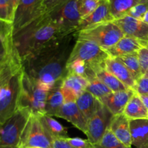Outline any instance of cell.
Segmentation results:
<instances>
[{"instance_id":"obj_1","label":"cell","mask_w":148,"mask_h":148,"mask_svg":"<svg viewBox=\"0 0 148 148\" xmlns=\"http://www.w3.org/2000/svg\"><path fill=\"white\" fill-rule=\"evenodd\" d=\"M76 40V33L56 39L22 61L23 71L49 91L67 75L68 60Z\"/></svg>"},{"instance_id":"obj_2","label":"cell","mask_w":148,"mask_h":148,"mask_svg":"<svg viewBox=\"0 0 148 148\" xmlns=\"http://www.w3.org/2000/svg\"><path fill=\"white\" fill-rule=\"evenodd\" d=\"M67 36L44 14L14 35V45L21 61L59 38Z\"/></svg>"},{"instance_id":"obj_3","label":"cell","mask_w":148,"mask_h":148,"mask_svg":"<svg viewBox=\"0 0 148 148\" xmlns=\"http://www.w3.org/2000/svg\"><path fill=\"white\" fill-rule=\"evenodd\" d=\"M109 57L108 52L94 42L77 38L68 64L75 59H80L96 75L98 71L105 68L106 61Z\"/></svg>"},{"instance_id":"obj_4","label":"cell","mask_w":148,"mask_h":148,"mask_svg":"<svg viewBox=\"0 0 148 148\" xmlns=\"http://www.w3.org/2000/svg\"><path fill=\"white\" fill-rule=\"evenodd\" d=\"M48 93L49 91L39 86L23 71L18 108H26L36 116L46 114L45 106Z\"/></svg>"},{"instance_id":"obj_5","label":"cell","mask_w":148,"mask_h":148,"mask_svg":"<svg viewBox=\"0 0 148 148\" xmlns=\"http://www.w3.org/2000/svg\"><path fill=\"white\" fill-rule=\"evenodd\" d=\"M23 69L16 72L0 90V123L4 124L19 107Z\"/></svg>"},{"instance_id":"obj_6","label":"cell","mask_w":148,"mask_h":148,"mask_svg":"<svg viewBox=\"0 0 148 148\" xmlns=\"http://www.w3.org/2000/svg\"><path fill=\"white\" fill-rule=\"evenodd\" d=\"M77 38L92 41L106 51L114 46L124 36L122 30L114 21L76 33Z\"/></svg>"},{"instance_id":"obj_7","label":"cell","mask_w":148,"mask_h":148,"mask_svg":"<svg viewBox=\"0 0 148 148\" xmlns=\"http://www.w3.org/2000/svg\"><path fill=\"white\" fill-rule=\"evenodd\" d=\"M79 0H66L47 14L66 35L76 33L82 20L79 14Z\"/></svg>"},{"instance_id":"obj_8","label":"cell","mask_w":148,"mask_h":148,"mask_svg":"<svg viewBox=\"0 0 148 148\" xmlns=\"http://www.w3.org/2000/svg\"><path fill=\"white\" fill-rule=\"evenodd\" d=\"M31 113L26 108H18L0 129V146L18 147L20 138Z\"/></svg>"},{"instance_id":"obj_9","label":"cell","mask_w":148,"mask_h":148,"mask_svg":"<svg viewBox=\"0 0 148 148\" xmlns=\"http://www.w3.org/2000/svg\"><path fill=\"white\" fill-rule=\"evenodd\" d=\"M19 148H53V140L46 133L38 116L31 114L20 138Z\"/></svg>"},{"instance_id":"obj_10","label":"cell","mask_w":148,"mask_h":148,"mask_svg":"<svg viewBox=\"0 0 148 148\" xmlns=\"http://www.w3.org/2000/svg\"><path fill=\"white\" fill-rule=\"evenodd\" d=\"M44 0H20L13 22L14 35L44 14Z\"/></svg>"},{"instance_id":"obj_11","label":"cell","mask_w":148,"mask_h":148,"mask_svg":"<svg viewBox=\"0 0 148 148\" xmlns=\"http://www.w3.org/2000/svg\"><path fill=\"white\" fill-rule=\"evenodd\" d=\"M113 115L103 105L88 121L86 135L88 140L95 145L98 144L106 132L109 128Z\"/></svg>"},{"instance_id":"obj_12","label":"cell","mask_w":148,"mask_h":148,"mask_svg":"<svg viewBox=\"0 0 148 148\" xmlns=\"http://www.w3.org/2000/svg\"><path fill=\"white\" fill-rule=\"evenodd\" d=\"M114 22L122 30L124 36L135 38L143 46L148 43V24L144 21L126 15Z\"/></svg>"},{"instance_id":"obj_13","label":"cell","mask_w":148,"mask_h":148,"mask_svg":"<svg viewBox=\"0 0 148 148\" xmlns=\"http://www.w3.org/2000/svg\"><path fill=\"white\" fill-rule=\"evenodd\" d=\"M17 53L12 23L0 20V64H7Z\"/></svg>"},{"instance_id":"obj_14","label":"cell","mask_w":148,"mask_h":148,"mask_svg":"<svg viewBox=\"0 0 148 148\" xmlns=\"http://www.w3.org/2000/svg\"><path fill=\"white\" fill-rule=\"evenodd\" d=\"M88 85V80L83 77L67 74L61 85V90L65 102L76 101L78 97L85 92Z\"/></svg>"},{"instance_id":"obj_15","label":"cell","mask_w":148,"mask_h":148,"mask_svg":"<svg viewBox=\"0 0 148 148\" xmlns=\"http://www.w3.org/2000/svg\"><path fill=\"white\" fill-rule=\"evenodd\" d=\"M110 12L108 0H101L96 10L85 18L82 19L77 28L76 33L87 29L92 28L103 23L114 21Z\"/></svg>"},{"instance_id":"obj_16","label":"cell","mask_w":148,"mask_h":148,"mask_svg":"<svg viewBox=\"0 0 148 148\" xmlns=\"http://www.w3.org/2000/svg\"><path fill=\"white\" fill-rule=\"evenodd\" d=\"M135 93L132 89L127 90L112 92L111 93L103 97L99 101L111 113L113 116L123 114L127 103Z\"/></svg>"},{"instance_id":"obj_17","label":"cell","mask_w":148,"mask_h":148,"mask_svg":"<svg viewBox=\"0 0 148 148\" xmlns=\"http://www.w3.org/2000/svg\"><path fill=\"white\" fill-rule=\"evenodd\" d=\"M56 116L66 120L78 130H81L84 134H86L88 121L79 109L75 101L65 102Z\"/></svg>"},{"instance_id":"obj_18","label":"cell","mask_w":148,"mask_h":148,"mask_svg":"<svg viewBox=\"0 0 148 148\" xmlns=\"http://www.w3.org/2000/svg\"><path fill=\"white\" fill-rule=\"evenodd\" d=\"M130 120L124 114L113 116L109 129L115 137L128 148H132V136L130 126Z\"/></svg>"},{"instance_id":"obj_19","label":"cell","mask_w":148,"mask_h":148,"mask_svg":"<svg viewBox=\"0 0 148 148\" xmlns=\"http://www.w3.org/2000/svg\"><path fill=\"white\" fill-rule=\"evenodd\" d=\"M105 69L130 89H134L136 80L124 64L117 58L110 56L105 63Z\"/></svg>"},{"instance_id":"obj_20","label":"cell","mask_w":148,"mask_h":148,"mask_svg":"<svg viewBox=\"0 0 148 148\" xmlns=\"http://www.w3.org/2000/svg\"><path fill=\"white\" fill-rule=\"evenodd\" d=\"M132 146L134 148H148V119L130 120Z\"/></svg>"},{"instance_id":"obj_21","label":"cell","mask_w":148,"mask_h":148,"mask_svg":"<svg viewBox=\"0 0 148 148\" xmlns=\"http://www.w3.org/2000/svg\"><path fill=\"white\" fill-rule=\"evenodd\" d=\"M143 47L142 43L135 38L124 36L118 43L106 50L111 57L119 58L130 53H136Z\"/></svg>"},{"instance_id":"obj_22","label":"cell","mask_w":148,"mask_h":148,"mask_svg":"<svg viewBox=\"0 0 148 148\" xmlns=\"http://www.w3.org/2000/svg\"><path fill=\"white\" fill-rule=\"evenodd\" d=\"M76 103L87 121L90 119L103 106L99 99L85 91L76 100Z\"/></svg>"},{"instance_id":"obj_23","label":"cell","mask_w":148,"mask_h":148,"mask_svg":"<svg viewBox=\"0 0 148 148\" xmlns=\"http://www.w3.org/2000/svg\"><path fill=\"white\" fill-rule=\"evenodd\" d=\"M62 82V81H61L55 85L48 93L45 106V114L51 116H56L58 111L65 103L64 98L61 90Z\"/></svg>"},{"instance_id":"obj_24","label":"cell","mask_w":148,"mask_h":148,"mask_svg":"<svg viewBox=\"0 0 148 148\" xmlns=\"http://www.w3.org/2000/svg\"><path fill=\"white\" fill-rule=\"evenodd\" d=\"M148 110L143 104L140 95L135 92L127 103L124 110V115L130 120L146 119Z\"/></svg>"},{"instance_id":"obj_25","label":"cell","mask_w":148,"mask_h":148,"mask_svg":"<svg viewBox=\"0 0 148 148\" xmlns=\"http://www.w3.org/2000/svg\"><path fill=\"white\" fill-rule=\"evenodd\" d=\"M38 117L46 133L52 140L66 139L69 137L66 129L59 121L52 118V116L47 114H42L38 116Z\"/></svg>"},{"instance_id":"obj_26","label":"cell","mask_w":148,"mask_h":148,"mask_svg":"<svg viewBox=\"0 0 148 148\" xmlns=\"http://www.w3.org/2000/svg\"><path fill=\"white\" fill-rule=\"evenodd\" d=\"M141 2V0H108L110 12L114 20L127 15L134 7Z\"/></svg>"},{"instance_id":"obj_27","label":"cell","mask_w":148,"mask_h":148,"mask_svg":"<svg viewBox=\"0 0 148 148\" xmlns=\"http://www.w3.org/2000/svg\"><path fill=\"white\" fill-rule=\"evenodd\" d=\"M95 76L100 81L105 84L112 92H119L130 89L121 81L119 80L114 75L107 71L105 68L98 71Z\"/></svg>"},{"instance_id":"obj_28","label":"cell","mask_w":148,"mask_h":148,"mask_svg":"<svg viewBox=\"0 0 148 148\" xmlns=\"http://www.w3.org/2000/svg\"><path fill=\"white\" fill-rule=\"evenodd\" d=\"M23 68L22 61L18 53L15 55L4 68L2 72L0 73V90L10 80V78L19 70Z\"/></svg>"},{"instance_id":"obj_29","label":"cell","mask_w":148,"mask_h":148,"mask_svg":"<svg viewBox=\"0 0 148 148\" xmlns=\"http://www.w3.org/2000/svg\"><path fill=\"white\" fill-rule=\"evenodd\" d=\"M66 70H67V74H73V75L83 77L88 81L92 78L96 77L95 74L90 70L85 62L80 59H75L73 62L68 64Z\"/></svg>"},{"instance_id":"obj_30","label":"cell","mask_w":148,"mask_h":148,"mask_svg":"<svg viewBox=\"0 0 148 148\" xmlns=\"http://www.w3.org/2000/svg\"><path fill=\"white\" fill-rule=\"evenodd\" d=\"M117 59L124 64V66L127 68L130 73L132 75L133 77L135 79L136 81L143 76L141 72L137 52L121 56V57H119Z\"/></svg>"},{"instance_id":"obj_31","label":"cell","mask_w":148,"mask_h":148,"mask_svg":"<svg viewBox=\"0 0 148 148\" xmlns=\"http://www.w3.org/2000/svg\"><path fill=\"white\" fill-rule=\"evenodd\" d=\"M85 91L92 94L98 99H101L103 97L112 92L105 84L103 83L97 77L92 78L88 81V85Z\"/></svg>"},{"instance_id":"obj_32","label":"cell","mask_w":148,"mask_h":148,"mask_svg":"<svg viewBox=\"0 0 148 148\" xmlns=\"http://www.w3.org/2000/svg\"><path fill=\"white\" fill-rule=\"evenodd\" d=\"M16 9L14 0H0V20L13 23Z\"/></svg>"},{"instance_id":"obj_33","label":"cell","mask_w":148,"mask_h":148,"mask_svg":"<svg viewBox=\"0 0 148 148\" xmlns=\"http://www.w3.org/2000/svg\"><path fill=\"white\" fill-rule=\"evenodd\" d=\"M95 148H128L124 146L108 128L101 141L95 145Z\"/></svg>"},{"instance_id":"obj_34","label":"cell","mask_w":148,"mask_h":148,"mask_svg":"<svg viewBox=\"0 0 148 148\" xmlns=\"http://www.w3.org/2000/svg\"><path fill=\"white\" fill-rule=\"evenodd\" d=\"M101 0H79V10L82 19L93 12L99 5Z\"/></svg>"},{"instance_id":"obj_35","label":"cell","mask_w":148,"mask_h":148,"mask_svg":"<svg viewBox=\"0 0 148 148\" xmlns=\"http://www.w3.org/2000/svg\"><path fill=\"white\" fill-rule=\"evenodd\" d=\"M148 11V2L141 3L136 5L133 7L130 12H129L127 15L131 16L134 18L141 20L143 19V16L145 14V13Z\"/></svg>"},{"instance_id":"obj_36","label":"cell","mask_w":148,"mask_h":148,"mask_svg":"<svg viewBox=\"0 0 148 148\" xmlns=\"http://www.w3.org/2000/svg\"><path fill=\"white\" fill-rule=\"evenodd\" d=\"M139 62L143 75H145L148 72V48L143 46L137 52Z\"/></svg>"},{"instance_id":"obj_37","label":"cell","mask_w":148,"mask_h":148,"mask_svg":"<svg viewBox=\"0 0 148 148\" xmlns=\"http://www.w3.org/2000/svg\"><path fill=\"white\" fill-rule=\"evenodd\" d=\"M66 140L73 148H95L94 145L88 140H83L79 137H68L66 138Z\"/></svg>"},{"instance_id":"obj_38","label":"cell","mask_w":148,"mask_h":148,"mask_svg":"<svg viewBox=\"0 0 148 148\" xmlns=\"http://www.w3.org/2000/svg\"><path fill=\"white\" fill-rule=\"evenodd\" d=\"M134 90L138 95H148V77L143 75L137 79Z\"/></svg>"},{"instance_id":"obj_39","label":"cell","mask_w":148,"mask_h":148,"mask_svg":"<svg viewBox=\"0 0 148 148\" xmlns=\"http://www.w3.org/2000/svg\"><path fill=\"white\" fill-rule=\"evenodd\" d=\"M66 0H44L43 7H44V14H48L52 10L64 2Z\"/></svg>"},{"instance_id":"obj_40","label":"cell","mask_w":148,"mask_h":148,"mask_svg":"<svg viewBox=\"0 0 148 148\" xmlns=\"http://www.w3.org/2000/svg\"><path fill=\"white\" fill-rule=\"evenodd\" d=\"M53 148H73L66 139H56L53 140Z\"/></svg>"},{"instance_id":"obj_41","label":"cell","mask_w":148,"mask_h":148,"mask_svg":"<svg viewBox=\"0 0 148 148\" xmlns=\"http://www.w3.org/2000/svg\"><path fill=\"white\" fill-rule=\"evenodd\" d=\"M141 101H143V104L146 108L148 110V95H139Z\"/></svg>"},{"instance_id":"obj_42","label":"cell","mask_w":148,"mask_h":148,"mask_svg":"<svg viewBox=\"0 0 148 148\" xmlns=\"http://www.w3.org/2000/svg\"><path fill=\"white\" fill-rule=\"evenodd\" d=\"M142 20H143V21H144L145 23H147V24H148V11L145 13V15L143 16V19H142Z\"/></svg>"},{"instance_id":"obj_43","label":"cell","mask_w":148,"mask_h":148,"mask_svg":"<svg viewBox=\"0 0 148 148\" xmlns=\"http://www.w3.org/2000/svg\"><path fill=\"white\" fill-rule=\"evenodd\" d=\"M7 63H8V62H7ZM7 64H0V73L2 72V70L4 69V68L5 67V66L7 65Z\"/></svg>"},{"instance_id":"obj_44","label":"cell","mask_w":148,"mask_h":148,"mask_svg":"<svg viewBox=\"0 0 148 148\" xmlns=\"http://www.w3.org/2000/svg\"><path fill=\"white\" fill-rule=\"evenodd\" d=\"M0 148H19L18 147H11V146H0Z\"/></svg>"},{"instance_id":"obj_45","label":"cell","mask_w":148,"mask_h":148,"mask_svg":"<svg viewBox=\"0 0 148 148\" xmlns=\"http://www.w3.org/2000/svg\"><path fill=\"white\" fill-rule=\"evenodd\" d=\"M20 0H14V3H15L16 7H17V5H18V4H19V2H20Z\"/></svg>"},{"instance_id":"obj_46","label":"cell","mask_w":148,"mask_h":148,"mask_svg":"<svg viewBox=\"0 0 148 148\" xmlns=\"http://www.w3.org/2000/svg\"><path fill=\"white\" fill-rule=\"evenodd\" d=\"M145 2H148V0H141V3H145Z\"/></svg>"},{"instance_id":"obj_47","label":"cell","mask_w":148,"mask_h":148,"mask_svg":"<svg viewBox=\"0 0 148 148\" xmlns=\"http://www.w3.org/2000/svg\"><path fill=\"white\" fill-rule=\"evenodd\" d=\"M144 76H145V77H148V72H147V73H146V74H145V75H144Z\"/></svg>"},{"instance_id":"obj_48","label":"cell","mask_w":148,"mask_h":148,"mask_svg":"<svg viewBox=\"0 0 148 148\" xmlns=\"http://www.w3.org/2000/svg\"><path fill=\"white\" fill-rule=\"evenodd\" d=\"M146 46V47H147V48H148V43H147V45H146V46Z\"/></svg>"},{"instance_id":"obj_49","label":"cell","mask_w":148,"mask_h":148,"mask_svg":"<svg viewBox=\"0 0 148 148\" xmlns=\"http://www.w3.org/2000/svg\"><path fill=\"white\" fill-rule=\"evenodd\" d=\"M1 123H0V129H1Z\"/></svg>"},{"instance_id":"obj_50","label":"cell","mask_w":148,"mask_h":148,"mask_svg":"<svg viewBox=\"0 0 148 148\" xmlns=\"http://www.w3.org/2000/svg\"><path fill=\"white\" fill-rule=\"evenodd\" d=\"M147 119H148V112H147Z\"/></svg>"},{"instance_id":"obj_51","label":"cell","mask_w":148,"mask_h":148,"mask_svg":"<svg viewBox=\"0 0 148 148\" xmlns=\"http://www.w3.org/2000/svg\"><path fill=\"white\" fill-rule=\"evenodd\" d=\"M33 148H41V147H33Z\"/></svg>"}]
</instances>
